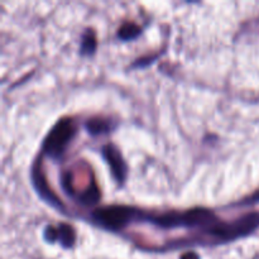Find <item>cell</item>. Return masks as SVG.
I'll list each match as a JSON object with an SVG mask.
<instances>
[{
  "mask_svg": "<svg viewBox=\"0 0 259 259\" xmlns=\"http://www.w3.org/2000/svg\"><path fill=\"white\" fill-rule=\"evenodd\" d=\"M259 227V211L248 212L243 217L238 218L237 220L230 223H220L212 225L211 228L206 229V233L219 238V239L233 240L237 238L245 237L249 235L250 233L254 232Z\"/></svg>",
  "mask_w": 259,
  "mask_h": 259,
  "instance_id": "cell-1",
  "label": "cell"
},
{
  "mask_svg": "<svg viewBox=\"0 0 259 259\" xmlns=\"http://www.w3.org/2000/svg\"><path fill=\"white\" fill-rule=\"evenodd\" d=\"M75 124L71 119L65 118L58 120L46 137L43 152L52 158H60L75 136Z\"/></svg>",
  "mask_w": 259,
  "mask_h": 259,
  "instance_id": "cell-2",
  "label": "cell"
},
{
  "mask_svg": "<svg viewBox=\"0 0 259 259\" xmlns=\"http://www.w3.org/2000/svg\"><path fill=\"white\" fill-rule=\"evenodd\" d=\"M137 211L131 206L124 205H110L100 207L94 212V219L101 227L109 230H120L125 228L136 218Z\"/></svg>",
  "mask_w": 259,
  "mask_h": 259,
  "instance_id": "cell-3",
  "label": "cell"
},
{
  "mask_svg": "<svg viewBox=\"0 0 259 259\" xmlns=\"http://www.w3.org/2000/svg\"><path fill=\"white\" fill-rule=\"evenodd\" d=\"M103 157L108 162L114 179L119 184H123L126 177V164L120 151L114 144H105L103 147Z\"/></svg>",
  "mask_w": 259,
  "mask_h": 259,
  "instance_id": "cell-4",
  "label": "cell"
},
{
  "mask_svg": "<svg viewBox=\"0 0 259 259\" xmlns=\"http://www.w3.org/2000/svg\"><path fill=\"white\" fill-rule=\"evenodd\" d=\"M32 179H33V184H34L35 189L38 190L40 196L43 197L45 200H47L50 204L55 205V206H61V204L58 202V199L52 194V191H50L48 189L47 184H46V180H45V175H43L42 171V166L39 163L34 164L33 167V175H32Z\"/></svg>",
  "mask_w": 259,
  "mask_h": 259,
  "instance_id": "cell-5",
  "label": "cell"
},
{
  "mask_svg": "<svg viewBox=\"0 0 259 259\" xmlns=\"http://www.w3.org/2000/svg\"><path fill=\"white\" fill-rule=\"evenodd\" d=\"M86 129L93 136H98V134L106 133L110 129V124L108 120L98 116V118H91L86 121Z\"/></svg>",
  "mask_w": 259,
  "mask_h": 259,
  "instance_id": "cell-6",
  "label": "cell"
},
{
  "mask_svg": "<svg viewBox=\"0 0 259 259\" xmlns=\"http://www.w3.org/2000/svg\"><path fill=\"white\" fill-rule=\"evenodd\" d=\"M58 232V240L61 242V244L65 248H71L75 243L76 234L73 232L72 227H70L68 224H60V227L57 228Z\"/></svg>",
  "mask_w": 259,
  "mask_h": 259,
  "instance_id": "cell-7",
  "label": "cell"
},
{
  "mask_svg": "<svg viewBox=\"0 0 259 259\" xmlns=\"http://www.w3.org/2000/svg\"><path fill=\"white\" fill-rule=\"evenodd\" d=\"M142 29L134 23H125V24L121 25L118 30V37L121 40H129L134 39V38L138 37L141 34Z\"/></svg>",
  "mask_w": 259,
  "mask_h": 259,
  "instance_id": "cell-8",
  "label": "cell"
},
{
  "mask_svg": "<svg viewBox=\"0 0 259 259\" xmlns=\"http://www.w3.org/2000/svg\"><path fill=\"white\" fill-rule=\"evenodd\" d=\"M99 199H100V192H99V189L95 184H90V186L80 196V201L85 205L95 204L99 201Z\"/></svg>",
  "mask_w": 259,
  "mask_h": 259,
  "instance_id": "cell-9",
  "label": "cell"
},
{
  "mask_svg": "<svg viewBox=\"0 0 259 259\" xmlns=\"http://www.w3.org/2000/svg\"><path fill=\"white\" fill-rule=\"evenodd\" d=\"M96 48V38L93 30L89 29L82 37V45H81V53L82 55H91Z\"/></svg>",
  "mask_w": 259,
  "mask_h": 259,
  "instance_id": "cell-10",
  "label": "cell"
},
{
  "mask_svg": "<svg viewBox=\"0 0 259 259\" xmlns=\"http://www.w3.org/2000/svg\"><path fill=\"white\" fill-rule=\"evenodd\" d=\"M45 238H46V240H47V242H51V243H53V242H56V240H58V232H57V229H56V228L50 227V225H48V227L46 228V230H45Z\"/></svg>",
  "mask_w": 259,
  "mask_h": 259,
  "instance_id": "cell-11",
  "label": "cell"
},
{
  "mask_svg": "<svg viewBox=\"0 0 259 259\" xmlns=\"http://www.w3.org/2000/svg\"><path fill=\"white\" fill-rule=\"evenodd\" d=\"M181 259H200L199 255L194 252H187L185 254L181 255Z\"/></svg>",
  "mask_w": 259,
  "mask_h": 259,
  "instance_id": "cell-12",
  "label": "cell"
},
{
  "mask_svg": "<svg viewBox=\"0 0 259 259\" xmlns=\"http://www.w3.org/2000/svg\"><path fill=\"white\" fill-rule=\"evenodd\" d=\"M252 200H259V191L257 192V194H255V195H254V196H253V197H252Z\"/></svg>",
  "mask_w": 259,
  "mask_h": 259,
  "instance_id": "cell-13",
  "label": "cell"
}]
</instances>
